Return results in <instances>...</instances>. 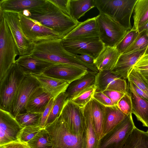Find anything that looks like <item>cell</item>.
<instances>
[{"mask_svg": "<svg viewBox=\"0 0 148 148\" xmlns=\"http://www.w3.org/2000/svg\"><path fill=\"white\" fill-rule=\"evenodd\" d=\"M24 14L57 32L63 39L80 22L64 14L49 0H45L41 5L25 10Z\"/></svg>", "mask_w": 148, "mask_h": 148, "instance_id": "1", "label": "cell"}, {"mask_svg": "<svg viewBox=\"0 0 148 148\" xmlns=\"http://www.w3.org/2000/svg\"><path fill=\"white\" fill-rule=\"evenodd\" d=\"M55 98H52L42 113L40 119V127L41 129L45 128L46 123L52 108Z\"/></svg>", "mask_w": 148, "mask_h": 148, "instance_id": "42", "label": "cell"}, {"mask_svg": "<svg viewBox=\"0 0 148 148\" xmlns=\"http://www.w3.org/2000/svg\"><path fill=\"white\" fill-rule=\"evenodd\" d=\"M26 143L29 148H53L49 134L45 128Z\"/></svg>", "mask_w": 148, "mask_h": 148, "instance_id": "31", "label": "cell"}, {"mask_svg": "<svg viewBox=\"0 0 148 148\" xmlns=\"http://www.w3.org/2000/svg\"><path fill=\"white\" fill-rule=\"evenodd\" d=\"M25 75L15 63L0 81V109L12 114L17 91Z\"/></svg>", "mask_w": 148, "mask_h": 148, "instance_id": "6", "label": "cell"}, {"mask_svg": "<svg viewBox=\"0 0 148 148\" xmlns=\"http://www.w3.org/2000/svg\"><path fill=\"white\" fill-rule=\"evenodd\" d=\"M133 68L139 71H148V54H145L141 57Z\"/></svg>", "mask_w": 148, "mask_h": 148, "instance_id": "44", "label": "cell"}, {"mask_svg": "<svg viewBox=\"0 0 148 148\" xmlns=\"http://www.w3.org/2000/svg\"><path fill=\"white\" fill-rule=\"evenodd\" d=\"M61 40L44 41L34 44L31 55L57 64L75 66L88 71H94V66L80 60L77 55L70 53L62 46Z\"/></svg>", "mask_w": 148, "mask_h": 148, "instance_id": "2", "label": "cell"}, {"mask_svg": "<svg viewBox=\"0 0 148 148\" xmlns=\"http://www.w3.org/2000/svg\"><path fill=\"white\" fill-rule=\"evenodd\" d=\"M140 72L144 76L148 82V71Z\"/></svg>", "mask_w": 148, "mask_h": 148, "instance_id": "50", "label": "cell"}, {"mask_svg": "<svg viewBox=\"0 0 148 148\" xmlns=\"http://www.w3.org/2000/svg\"><path fill=\"white\" fill-rule=\"evenodd\" d=\"M128 91L132 103V113L141 122L143 126L148 127V101L142 98L135 91L128 81Z\"/></svg>", "mask_w": 148, "mask_h": 148, "instance_id": "18", "label": "cell"}, {"mask_svg": "<svg viewBox=\"0 0 148 148\" xmlns=\"http://www.w3.org/2000/svg\"><path fill=\"white\" fill-rule=\"evenodd\" d=\"M88 72L72 65L57 64L48 69L43 74L55 78L64 80L70 84Z\"/></svg>", "mask_w": 148, "mask_h": 148, "instance_id": "17", "label": "cell"}, {"mask_svg": "<svg viewBox=\"0 0 148 148\" xmlns=\"http://www.w3.org/2000/svg\"><path fill=\"white\" fill-rule=\"evenodd\" d=\"M148 31V21L143 25L140 27L138 29V33L143 30Z\"/></svg>", "mask_w": 148, "mask_h": 148, "instance_id": "49", "label": "cell"}, {"mask_svg": "<svg viewBox=\"0 0 148 148\" xmlns=\"http://www.w3.org/2000/svg\"><path fill=\"white\" fill-rule=\"evenodd\" d=\"M103 92L111 100L113 105H117L120 99L125 94L112 90H106Z\"/></svg>", "mask_w": 148, "mask_h": 148, "instance_id": "45", "label": "cell"}, {"mask_svg": "<svg viewBox=\"0 0 148 148\" xmlns=\"http://www.w3.org/2000/svg\"><path fill=\"white\" fill-rule=\"evenodd\" d=\"M0 148H4L3 146H0Z\"/></svg>", "mask_w": 148, "mask_h": 148, "instance_id": "51", "label": "cell"}, {"mask_svg": "<svg viewBox=\"0 0 148 148\" xmlns=\"http://www.w3.org/2000/svg\"><path fill=\"white\" fill-rule=\"evenodd\" d=\"M122 148H148V133L135 126Z\"/></svg>", "mask_w": 148, "mask_h": 148, "instance_id": "30", "label": "cell"}, {"mask_svg": "<svg viewBox=\"0 0 148 148\" xmlns=\"http://www.w3.org/2000/svg\"><path fill=\"white\" fill-rule=\"evenodd\" d=\"M32 75L38 79L43 89L54 98L65 92L69 84L66 81L55 78L43 73Z\"/></svg>", "mask_w": 148, "mask_h": 148, "instance_id": "22", "label": "cell"}, {"mask_svg": "<svg viewBox=\"0 0 148 148\" xmlns=\"http://www.w3.org/2000/svg\"><path fill=\"white\" fill-rule=\"evenodd\" d=\"M18 15L25 36L34 45L44 41L63 39L58 33L36 20L25 16L22 11L19 12Z\"/></svg>", "mask_w": 148, "mask_h": 148, "instance_id": "8", "label": "cell"}, {"mask_svg": "<svg viewBox=\"0 0 148 148\" xmlns=\"http://www.w3.org/2000/svg\"><path fill=\"white\" fill-rule=\"evenodd\" d=\"M19 51L12 34L2 16H0V81L16 63Z\"/></svg>", "mask_w": 148, "mask_h": 148, "instance_id": "5", "label": "cell"}, {"mask_svg": "<svg viewBox=\"0 0 148 148\" xmlns=\"http://www.w3.org/2000/svg\"><path fill=\"white\" fill-rule=\"evenodd\" d=\"M41 86L40 83L34 76L25 75L17 91L14 101L12 114L15 117L25 112L27 103L32 93Z\"/></svg>", "mask_w": 148, "mask_h": 148, "instance_id": "12", "label": "cell"}, {"mask_svg": "<svg viewBox=\"0 0 148 148\" xmlns=\"http://www.w3.org/2000/svg\"><path fill=\"white\" fill-rule=\"evenodd\" d=\"M117 106L119 110L126 115L132 114V101L130 95L128 92L120 99Z\"/></svg>", "mask_w": 148, "mask_h": 148, "instance_id": "40", "label": "cell"}, {"mask_svg": "<svg viewBox=\"0 0 148 148\" xmlns=\"http://www.w3.org/2000/svg\"><path fill=\"white\" fill-rule=\"evenodd\" d=\"M119 77L114 74L110 71H99L95 75V85L96 91L103 92L106 90L108 85L112 80Z\"/></svg>", "mask_w": 148, "mask_h": 148, "instance_id": "33", "label": "cell"}, {"mask_svg": "<svg viewBox=\"0 0 148 148\" xmlns=\"http://www.w3.org/2000/svg\"><path fill=\"white\" fill-rule=\"evenodd\" d=\"M121 55L116 47L105 46L94 60V65L99 71H111L115 66Z\"/></svg>", "mask_w": 148, "mask_h": 148, "instance_id": "20", "label": "cell"}, {"mask_svg": "<svg viewBox=\"0 0 148 148\" xmlns=\"http://www.w3.org/2000/svg\"><path fill=\"white\" fill-rule=\"evenodd\" d=\"M67 98V95L65 92L61 93L55 98L45 127L47 125L52 123L60 116Z\"/></svg>", "mask_w": 148, "mask_h": 148, "instance_id": "32", "label": "cell"}, {"mask_svg": "<svg viewBox=\"0 0 148 148\" xmlns=\"http://www.w3.org/2000/svg\"><path fill=\"white\" fill-rule=\"evenodd\" d=\"M99 37L105 46L115 47L122 39L127 31L112 18L99 14L96 17Z\"/></svg>", "mask_w": 148, "mask_h": 148, "instance_id": "7", "label": "cell"}, {"mask_svg": "<svg viewBox=\"0 0 148 148\" xmlns=\"http://www.w3.org/2000/svg\"><path fill=\"white\" fill-rule=\"evenodd\" d=\"M1 146L4 148H29L26 143L19 141L11 142Z\"/></svg>", "mask_w": 148, "mask_h": 148, "instance_id": "46", "label": "cell"}, {"mask_svg": "<svg viewBox=\"0 0 148 148\" xmlns=\"http://www.w3.org/2000/svg\"><path fill=\"white\" fill-rule=\"evenodd\" d=\"M138 34L137 30L132 28L127 31L123 38L116 46L121 54L123 53L133 44Z\"/></svg>", "mask_w": 148, "mask_h": 148, "instance_id": "38", "label": "cell"}, {"mask_svg": "<svg viewBox=\"0 0 148 148\" xmlns=\"http://www.w3.org/2000/svg\"><path fill=\"white\" fill-rule=\"evenodd\" d=\"M83 112L85 121L84 134L85 148H98L99 140L95 130L91 108L90 101L84 107Z\"/></svg>", "mask_w": 148, "mask_h": 148, "instance_id": "23", "label": "cell"}, {"mask_svg": "<svg viewBox=\"0 0 148 148\" xmlns=\"http://www.w3.org/2000/svg\"><path fill=\"white\" fill-rule=\"evenodd\" d=\"M90 103L94 127L97 138L99 140L103 136L105 106L93 98Z\"/></svg>", "mask_w": 148, "mask_h": 148, "instance_id": "27", "label": "cell"}, {"mask_svg": "<svg viewBox=\"0 0 148 148\" xmlns=\"http://www.w3.org/2000/svg\"><path fill=\"white\" fill-rule=\"evenodd\" d=\"M95 7V0H69L71 16L77 20L89 10Z\"/></svg>", "mask_w": 148, "mask_h": 148, "instance_id": "28", "label": "cell"}, {"mask_svg": "<svg viewBox=\"0 0 148 148\" xmlns=\"http://www.w3.org/2000/svg\"><path fill=\"white\" fill-rule=\"evenodd\" d=\"M23 128L11 113L0 109V146L19 141Z\"/></svg>", "mask_w": 148, "mask_h": 148, "instance_id": "14", "label": "cell"}, {"mask_svg": "<svg viewBox=\"0 0 148 148\" xmlns=\"http://www.w3.org/2000/svg\"><path fill=\"white\" fill-rule=\"evenodd\" d=\"M52 98L41 86L38 87L28 99L25 107V112L42 113Z\"/></svg>", "mask_w": 148, "mask_h": 148, "instance_id": "21", "label": "cell"}, {"mask_svg": "<svg viewBox=\"0 0 148 148\" xmlns=\"http://www.w3.org/2000/svg\"><path fill=\"white\" fill-rule=\"evenodd\" d=\"M95 75L88 72L70 83L65 91L68 95L67 99L70 100L86 89L94 85Z\"/></svg>", "mask_w": 148, "mask_h": 148, "instance_id": "24", "label": "cell"}, {"mask_svg": "<svg viewBox=\"0 0 148 148\" xmlns=\"http://www.w3.org/2000/svg\"><path fill=\"white\" fill-rule=\"evenodd\" d=\"M42 113L26 112L17 115L15 117L23 127L32 126H39Z\"/></svg>", "mask_w": 148, "mask_h": 148, "instance_id": "34", "label": "cell"}, {"mask_svg": "<svg viewBox=\"0 0 148 148\" xmlns=\"http://www.w3.org/2000/svg\"><path fill=\"white\" fill-rule=\"evenodd\" d=\"M135 126L132 114L99 140L98 148H122Z\"/></svg>", "mask_w": 148, "mask_h": 148, "instance_id": "9", "label": "cell"}, {"mask_svg": "<svg viewBox=\"0 0 148 148\" xmlns=\"http://www.w3.org/2000/svg\"><path fill=\"white\" fill-rule=\"evenodd\" d=\"M61 42L63 47L70 53L76 55H88L95 59L105 46L99 37L62 39Z\"/></svg>", "mask_w": 148, "mask_h": 148, "instance_id": "10", "label": "cell"}, {"mask_svg": "<svg viewBox=\"0 0 148 148\" xmlns=\"http://www.w3.org/2000/svg\"><path fill=\"white\" fill-rule=\"evenodd\" d=\"M77 58L82 61L88 65L96 67L94 64L95 59L92 57L86 55H77Z\"/></svg>", "mask_w": 148, "mask_h": 148, "instance_id": "47", "label": "cell"}, {"mask_svg": "<svg viewBox=\"0 0 148 148\" xmlns=\"http://www.w3.org/2000/svg\"><path fill=\"white\" fill-rule=\"evenodd\" d=\"M96 90L94 84L82 91L70 101L79 107H84L91 101Z\"/></svg>", "mask_w": 148, "mask_h": 148, "instance_id": "36", "label": "cell"}, {"mask_svg": "<svg viewBox=\"0 0 148 148\" xmlns=\"http://www.w3.org/2000/svg\"><path fill=\"white\" fill-rule=\"evenodd\" d=\"M127 116L119 110L117 105L105 106L103 136L114 129Z\"/></svg>", "mask_w": 148, "mask_h": 148, "instance_id": "26", "label": "cell"}, {"mask_svg": "<svg viewBox=\"0 0 148 148\" xmlns=\"http://www.w3.org/2000/svg\"><path fill=\"white\" fill-rule=\"evenodd\" d=\"M137 0H95L99 14L114 19L127 31L132 28L130 18Z\"/></svg>", "mask_w": 148, "mask_h": 148, "instance_id": "4", "label": "cell"}, {"mask_svg": "<svg viewBox=\"0 0 148 148\" xmlns=\"http://www.w3.org/2000/svg\"><path fill=\"white\" fill-rule=\"evenodd\" d=\"M147 132H148V130H147Z\"/></svg>", "mask_w": 148, "mask_h": 148, "instance_id": "53", "label": "cell"}, {"mask_svg": "<svg viewBox=\"0 0 148 148\" xmlns=\"http://www.w3.org/2000/svg\"><path fill=\"white\" fill-rule=\"evenodd\" d=\"M45 0H0V10L19 12L29 10L43 3Z\"/></svg>", "mask_w": 148, "mask_h": 148, "instance_id": "25", "label": "cell"}, {"mask_svg": "<svg viewBox=\"0 0 148 148\" xmlns=\"http://www.w3.org/2000/svg\"><path fill=\"white\" fill-rule=\"evenodd\" d=\"M16 63L25 75L42 74L49 67L57 64L31 54L19 56Z\"/></svg>", "mask_w": 148, "mask_h": 148, "instance_id": "15", "label": "cell"}, {"mask_svg": "<svg viewBox=\"0 0 148 148\" xmlns=\"http://www.w3.org/2000/svg\"><path fill=\"white\" fill-rule=\"evenodd\" d=\"M45 128L49 134L53 148H85L84 134L79 136L73 134L61 114Z\"/></svg>", "mask_w": 148, "mask_h": 148, "instance_id": "3", "label": "cell"}, {"mask_svg": "<svg viewBox=\"0 0 148 148\" xmlns=\"http://www.w3.org/2000/svg\"><path fill=\"white\" fill-rule=\"evenodd\" d=\"M39 126H32L23 127L19 137V141L26 143L32 138L41 129Z\"/></svg>", "mask_w": 148, "mask_h": 148, "instance_id": "39", "label": "cell"}, {"mask_svg": "<svg viewBox=\"0 0 148 148\" xmlns=\"http://www.w3.org/2000/svg\"><path fill=\"white\" fill-rule=\"evenodd\" d=\"M99 37L96 17L80 23L63 39H69Z\"/></svg>", "mask_w": 148, "mask_h": 148, "instance_id": "19", "label": "cell"}, {"mask_svg": "<svg viewBox=\"0 0 148 148\" xmlns=\"http://www.w3.org/2000/svg\"><path fill=\"white\" fill-rule=\"evenodd\" d=\"M145 54H148V47L137 51L121 54L115 66L111 71L123 79H127L134 65Z\"/></svg>", "mask_w": 148, "mask_h": 148, "instance_id": "16", "label": "cell"}, {"mask_svg": "<svg viewBox=\"0 0 148 148\" xmlns=\"http://www.w3.org/2000/svg\"><path fill=\"white\" fill-rule=\"evenodd\" d=\"M127 79L128 81L148 94V82L139 71L133 68L128 75Z\"/></svg>", "mask_w": 148, "mask_h": 148, "instance_id": "37", "label": "cell"}, {"mask_svg": "<svg viewBox=\"0 0 148 148\" xmlns=\"http://www.w3.org/2000/svg\"><path fill=\"white\" fill-rule=\"evenodd\" d=\"M6 22L18 48L20 56L30 55L34 44L26 37L23 31L18 12L0 11Z\"/></svg>", "mask_w": 148, "mask_h": 148, "instance_id": "11", "label": "cell"}, {"mask_svg": "<svg viewBox=\"0 0 148 148\" xmlns=\"http://www.w3.org/2000/svg\"><path fill=\"white\" fill-rule=\"evenodd\" d=\"M92 98L105 106H114L111 100L101 91H95Z\"/></svg>", "mask_w": 148, "mask_h": 148, "instance_id": "41", "label": "cell"}, {"mask_svg": "<svg viewBox=\"0 0 148 148\" xmlns=\"http://www.w3.org/2000/svg\"><path fill=\"white\" fill-rule=\"evenodd\" d=\"M133 12L134 22L132 29L138 31L148 21V0H137Z\"/></svg>", "mask_w": 148, "mask_h": 148, "instance_id": "29", "label": "cell"}, {"mask_svg": "<svg viewBox=\"0 0 148 148\" xmlns=\"http://www.w3.org/2000/svg\"><path fill=\"white\" fill-rule=\"evenodd\" d=\"M133 87L137 94L143 98L148 101V94L143 90L140 89L135 84L130 82Z\"/></svg>", "mask_w": 148, "mask_h": 148, "instance_id": "48", "label": "cell"}, {"mask_svg": "<svg viewBox=\"0 0 148 148\" xmlns=\"http://www.w3.org/2000/svg\"><path fill=\"white\" fill-rule=\"evenodd\" d=\"M148 47V31L143 30L139 33L134 42L123 53L137 51Z\"/></svg>", "mask_w": 148, "mask_h": 148, "instance_id": "35", "label": "cell"}, {"mask_svg": "<svg viewBox=\"0 0 148 148\" xmlns=\"http://www.w3.org/2000/svg\"><path fill=\"white\" fill-rule=\"evenodd\" d=\"M146 132L147 133H148V132L147 131Z\"/></svg>", "mask_w": 148, "mask_h": 148, "instance_id": "52", "label": "cell"}, {"mask_svg": "<svg viewBox=\"0 0 148 148\" xmlns=\"http://www.w3.org/2000/svg\"><path fill=\"white\" fill-rule=\"evenodd\" d=\"M61 114L73 134L79 136L84 135L85 121L83 107L67 99Z\"/></svg>", "mask_w": 148, "mask_h": 148, "instance_id": "13", "label": "cell"}, {"mask_svg": "<svg viewBox=\"0 0 148 148\" xmlns=\"http://www.w3.org/2000/svg\"><path fill=\"white\" fill-rule=\"evenodd\" d=\"M69 0H49L64 14L71 16L69 9Z\"/></svg>", "mask_w": 148, "mask_h": 148, "instance_id": "43", "label": "cell"}]
</instances>
